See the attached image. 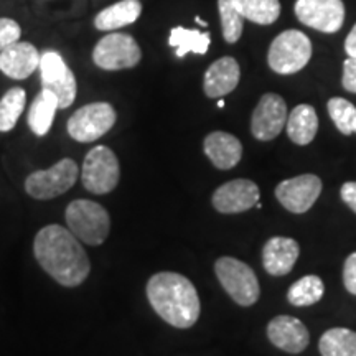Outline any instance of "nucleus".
Here are the masks:
<instances>
[{
  "label": "nucleus",
  "instance_id": "f257e3e1",
  "mask_svg": "<svg viewBox=\"0 0 356 356\" xmlns=\"http://www.w3.org/2000/svg\"><path fill=\"white\" fill-rule=\"evenodd\" d=\"M35 259L60 286L78 287L91 273V262L79 239L68 228L48 225L35 236Z\"/></svg>",
  "mask_w": 356,
  "mask_h": 356
},
{
  "label": "nucleus",
  "instance_id": "f03ea898",
  "mask_svg": "<svg viewBox=\"0 0 356 356\" xmlns=\"http://www.w3.org/2000/svg\"><path fill=\"white\" fill-rule=\"evenodd\" d=\"M147 299L152 309L175 328H190L200 317L197 289L185 275L159 273L147 282Z\"/></svg>",
  "mask_w": 356,
  "mask_h": 356
},
{
  "label": "nucleus",
  "instance_id": "7ed1b4c3",
  "mask_svg": "<svg viewBox=\"0 0 356 356\" xmlns=\"http://www.w3.org/2000/svg\"><path fill=\"white\" fill-rule=\"evenodd\" d=\"M66 226L79 241L89 246H101L111 231L109 213L91 200H74L65 213Z\"/></svg>",
  "mask_w": 356,
  "mask_h": 356
},
{
  "label": "nucleus",
  "instance_id": "20e7f679",
  "mask_svg": "<svg viewBox=\"0 0 356 356\" xmlns=\"http://www.w3.org/2000/svg\"><path fill=\"white\" fill-rule=\"evenodd\" d=\"M312 58V43L300 30H286L274 38L267 53V63L279 74L304 70Z\"/></svg>",
  "mask_w": 356,
  "mask_h": 356
},
{
  "label": "nucleus",
  "instance_id": "39448f33",
  "mask_svg": "<svg viewBox=\"0 0 356 356\" xmlns=\"http://www.w3.org/2000/svg\"><path fill=\"white\" fill-rule=\"evenodd\" d=\"M216 277L229 297L241 307L259 300L261 289L254 270L236 257H220L215 264Z\"/></svg>",
  "mask_w": 356,
  "mask_h": 356
},
{
  "label": "nucleus",
  "instance_id": "423d86ee",
  "mask_svg": "<svg viewBox=\"0 0 356 356\" xmlns=\"http://www.w3.org/2000/svg\"><path fill=\"white\" fill-rule=\"evenodd\" d=\"M121 167L115 154L109 147L97 145L84 157L81 181L88 191L95 195L111 193L119 184Z\"/></svg>",
  "mask_w": 356,
  "mask_h": 356
},
{
  "label": "nucleus",
  "instance_id": "0eeeda50",
  "mask_svg": "<svg viewBox=\"0 0 356 356\" xmlns=\"http://www.w3.org/2000/svg\"><path fill=\"white\" fill-rule=\"evenodd\" d=\"M78 180V165L73 159H63L48 170L33 172L25 180V191L35 200H51L68 191Z\"/></svg>",
  "mask_w": 356,
  "mask_h": 356
},
{
  "label": "nucleus",
  "instance_id": "6e6552de",
  "mask_svg": "<svg viewBox=\"0 0 356 356\" xmlns=\"http://www.w3.org/2000/svg\"><path fill=\"white\" fill-rule=\"evenodd\" d=\"M115 111L109 102H91L83 106L68 121V134L74 140L95 142L108 134L115 124Z\"/></svg>",
  "mask_w": 356,
  "mask_h": 356
},
{
  "label": "nucleus",
  "instance_id": "1a4fd4ad",
  "mask_svg": "<svg viewBox=\"0 0 356 356\" xmlns=\"http://www.w3.org/2000/svg\"><path fill=\"white\" fill-rule=\"evenodd\" d=\"M142 58L140 47L131 35L111 33L101 38L92 51L96 66L106 71L129 70L139 65Z\"/></svg>",
  "mask_w": 356,
  "mask_h": 356
},
{
  "label": "nucleus",
  "instance_id": "9d476101",
  "mask_svg": "<svg viewBox=\"0 0 356 356\" xmlns=\"http://www.w3.org/2000/svg\"><path fill=\"white\" fill-rule=\"evenodd\" d=\"M38 68L40 76H42V88L51 91L58 97L60 109L70 108L76 97V78L60 53L44 51L40 56Z\"/></svg>",
  "mask_w": 356,
  "mask_h": 356
},
{
  "label": "nucleus",
  "instance_id": "9b49d317",
  "mask_svg": "<svg viewBox=\"0 0 356 356\" xmlns=\"http://www.w3.org/2000/svg\"><path fill=\"white\" fill-rule=\"evenodd\" d=\"M296 15L300 24L323 33H335L343 26V0H297Z\"/></svg>",
  "mask_w": 356,
  "mask_h": 356
},
{
  "label": "nucleus",
  "instance_id": "f8f14e48",
  "mask_svg": "<svg viewBox=\"0 0 356 356\" xmlns=\"http://www.w3.org/2000/svg\"><path fill=\"white\" fill-rule=\"evenodd\" d=\"M322 193V180L317 175L305 173L289 178L275 188V197L286 210L296 215L309 211Z\"/></svg>",
  "mask_w": 356,
  "mask_h": 356
},
{
  "label": "nucleus",
  "instance_id": "ddd939ff",
  "mask_svg": "<svg viewBox=\"0 0 356 356\" xmlns=\"http://www.w3.org/2000/svg\"><path fill=\"white\" fill-rule=\"evenodd\" d=\"M287 104L279 95L267 92L257 102L251 119V132L257 140H273L287 122Z\"/></svg>",
  "mask_w": 356,
  "mask_h": 356
},
{
  "label": "nucleus",
  "instance_id": "4468645a",
  "mask_svg": "<svg viewBox=\"0 0 356 356\" xmlns=\"http://www.w3.org/2000/svg\"><path fill=\"white\" fill-rule=\"evenodd\" d=\"M259 197V186L254 181L238 178V180H231L228 184L221 185L213 195L211 202L216 211L225 213V215H234V213L248 211L256 207Z\"/></svg>",
  "mask_w": 356,
  "mask_h": 356
},
{
  "label": "nucleus",
  "instance_id": "2eb2a0df",
  "mask_svg": "<svg viewBox=\"0 0 356 356\" xmlns=\"http://www.w3.org/2000/svg\"><path fill=\"white\" fill-rule=\"evenodd\" d=\"M267 337L270 343L287 353H302L310 343L309 330L299 318L291 315H279L267 325Z\"/></svg>",
  "mask_w": 356,
  "mask_h": 356
},
{
  "label": "nucleus",
  "instance_id": "dca6fc26",
  "mask_svg": "<svg viewBox=\"0 0 356 356\" xmlns=\"http://www.w3.org/2000/svg\"><path fill=\"white\" fill-rule=\"evenodd\" d=\"M40 56L32 43L15 42L0 51V71L12 79H25L40 66Z\"/></svg>",
  "mask_w": 356,
  "mask_h": 356
},
{
  "label": "nucleus",
  "instance_id": "f3484780",
  "mask_svg": "<svg viewBox=\"0 0 356 356\" xmlns=\"http://www.w3.org/2000/svg\"><path fill=\"white\" fill-rule=\"evenodd\" d=\"M300 248L291 238H270L262 249V264L270 275H286L299 259Z\"/></svg>",
  "mask_w": 356,
  "mask_h": 356
},
{
  "label": "nucleus",
  "instance_id": "a211bd4d",
  "mask_svg": "<svg viewBox=\"0 0 356 356\" xmlns=\"http://www.w3.org/2000/svg\"><path fill=\"white\" fill-rule=\"evenodd\" d=\"M241 78L238 61L231 56L216 60L204 73L203 89L208 97H222L234 91Z\"/></svg>",
  "mask_w": 356,
  "mask_h": 356
},
{
  "label": "nucleus",
  "instance_id": "6ab92c4d",
  "mask_svg": "<svg viewBox=\"0 0 356 356\" xmlns=\"http://www.w3.org/2000/svg\"><path fill=\"white\" fill-rule=\"evenodd\" d=\"M203 149L213 165L220 170H229V168L236 167L243 157L241 142L238 140V137L228 132L216 131L208 134Z\"/></svg>",
  "mask_w": 356,
  "mask_h": 356
},
{
  "label": "nucleus",
  "instance_id": "aec40b11",
  "mask_svg": "<svg viewBox=\"0 0 356 356\" xmlns=\"http://www.w3.org/2000/svg\"><path fill=\"white\" fill-rule=\"evenodd\" d=\"M140 0H121L104 10H101L95 19V26L101 32H113L122 26L131 25L140 17Z\"/></svg>",
  "mask_w": 356,
  "mask_h": 356
},
{
  "label": "nucleus",
  "instance_id": "412c9836",
  "mask_svg": "<svg viewBox=\"0 0 356 356\" xmlns=\"http://www.w3.org/2000/svg\"><path fill=\"white\" fill-rule=\"evenodd\" d=\"M287 136L293 144L307 145L315 139L318 131V118L310 104H299L287 115Z\"/></svg>",
  "mask_w": 356,
  "mask_h": 356
},
{
  "label": "nucleus",
  "instance_id": "4be33fe9",
  "mask_svg": "<svg viewBox=\"0 0 356 356\" xmlns=\"http://www.w3.org/2000/svg\"><path fill=\"white\" fill-rule=\"evenodd\" d=\"M58 109H60L58 97L51 91L42 88V91L35 97L29 111V126L35 136H47Z\"/></svg>",
  "mask_w": 356,
  "mask_h": 356
},
{
  "label": "nucleus",
  "instance_id": "5701e85b",
  "mask_svg": "<svg viewBox=\"0 0 356 356\" xmlns=\"http://www.w3.org/2000/svg\"><path fill=\"white\" fill-rule=\"evenodd\" d=\"M236 10L243 19L254 22L257 25H270L279 19L280 2L279 0H231Z\"/></svg>",
  "mask_w": 356,
  "mask_h": 356
},
{
  "label": "nucleus",
  "instance_id": "b1692460",
  "mask_svg": "<svg viewBox=\"0 0 356 356\" xmlns=\"http://www.w3.org/2000/svg\"><path fill=\"white\" fill-rule=\"evenodd\" d=\"M211 43L210 33H202L198 30H188L184 26H175L170 32L168 44L177 48V56L184 58L186 53L204 55Z\"/></svg>",
  "mask_w": 356,
  "mask_h": 356
},
{
  "label": "nucleus",
  "instance_id": "393cba45",
  "mask_svg": "<svg viewBox=\"0 0 356 356\" xmlns=\"http://www.w3.org/2000/svg\"><path fill=\"white\" fill-rule=\"evenodd\" d=\"M322 356H356V333L348 328H332L320 338Z\"/></svg>",
  "mask_w": 356,
  "mask_h": 356
},
{
  "label": "nucleus",
  "instance_id": "a878e982",
  "mask_svg": "<svg viewBox=\"0 0 356 356\" xmlns=\"http://www.w3.org/2000/svg\"><path fill=\"white\" fill-rule=\"evenodd\" d=\"M325 286L317 275H305L292 284L287 299L293 307H309L317 304L323 297Z\"/></svg>",
  "mask_w": 356,
  "mask_h": 356
},
{
  "label": "nucleus",
  "instance_id": "bb28decb",
  "mask_svg": "<svg viewBox=\"0 0 356 356\" xmlns=\"http://www.w3.org/2000/svg\"><path fill=\"white\" fill-rule=\"evenodd\" d=\"M26 92L22 88H12L0 99V132H8L17 126L24 113Z\"/></svg>",
  "mask_w": 356,
  "mask_h": 356
},
{
  "label": "nucleus",
  "instance_id": "cd10ccee",
  "mask_svg": "<svg viewBox=\"0 0 356 356\" xmlns=\"http://www.w3.org/2000/svg\"><path fill=\"white\" fill-rule=\"evenodd\" d=\"M328 114L343 136L356 134V106L343 97H332L327 104Z\"/></svg>",
  "mask_w": 356,
  "mask_h": 356
},
{
  "label": "nucleus",
  "instance_id": "c85d7f7f",
  "mask_svg": "<svg viewBox=\"0 0 356 356\" xmlns=\"http://www.w3.org/2000/svg\"><path fill=\"white\" fill-rule=\"evenodd\" d=\"M218 10H220L222 37L228 43H236L243 35V15L236 10L231 0H218Z\"/></svg>",
  "mask_w": 356,
  "mask_h": 356
},
{
  "label": "nucleus",
  "instance_id": "c756f323",
  "mask_svg": "<svg viewBox=\"0 0 356 356\" xmlns=\"http://www.w3.org/2000/svg\"><path fill=\"white\" fill-rule=\"evenodd\" d=\"M22 35L20 25L12 19H0V51L6 50L12 43L19 42Z\"/></svg>",
  "mask_w": 356,
  "mask_h": 356
},
{
  "label": "nucleus",
  "instance_id": "7c9ffc66",
  "mask_svg": "<svg viewBox=\"0 0 356 356\" xmlns=\"http://www.w3.org/2000/svg\"><path fill=\"white\" fill-rule=\"evenodd\" d=\"M343 282L346 291L356 296V252L348 256L343 267Z\"/></svg>",
  "mask_w": 356,
  "mask_h": 356
},
{
  "label": "nucleus",
  "instance_id": "2f4dec72",
  "mask_svg": "<svg viewBox=\"0 0 356 356\" xmlns=\"http://www.w3.org/2000/svg\"><path fill=\"white\" fill-rule=\"evenodd\" d=\"M341 84L348 92L356 95V58H348L343 63V79Z\"/></svg>",
  "mask_w": 356,
  "mask_h": 356
},
{
  "label": "nucleus",
  "instance_id": "473e14b6",
  "mask_svg": "<svg viewBox=\"0 0 356 356\" xmlns=\"http://www.w3.org/2000/svg\"><path fill=\"white\" fill-rule=\"evenodd\" d=\"M341 198L356 213V181H346L340 190Z\"/></svg>",
  "mask_w": 356,
  "mask_h": 356
},
{
  "label": "nucleus",
  "instance_id": "72a5a7b5",
  "mask_svg": "<svg viewBox=\"0 0 356 356\" xmlns=\"http://www.w3.org/2000/svg\"><path fill=\"white\" fill-rule=\"evenodd\" d=\"M345 51L350 58H356V25L351 29L348 37L345 40Z\"/></svg>",
  "mask_w": 356,
  "mask_h": 356
},
{
  "label": "nucleus",
  "instance_id": "f704fd0d",
  "mask_svg": "<svg viewBox=\"0 0 356 356\" xmlns=\"http://www.w3.org/2000/svg\"><path fill=\"white\" fill-rule=\"evenodd\" d=\"M195 20H197V24H200L202 26H207V22H203L202 19H200V17H197V19H195Z\"/></svg>",
  "mask_w": 356,
  "mask_h": 356
},
{
  "label": "nucleus",
  "instance_id": "c9c22d12",
  "mask_svg": "<svg viewBox=\"0 0 356 356\" xmlns=\"http://www.w3.org/2000/svg\"><path fill=\"white\" fill-rule=\"evenodd\" d=\"M218 108H225V101H222V99H220V101H218Z\"/></svg>",
  "mask_w": 356,
  "mask_h": 356
}]
</instances>
